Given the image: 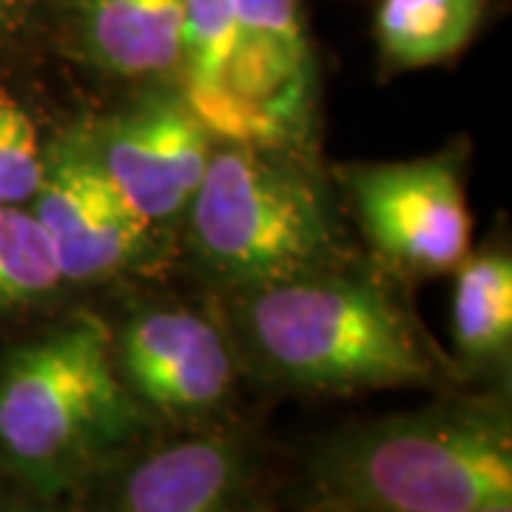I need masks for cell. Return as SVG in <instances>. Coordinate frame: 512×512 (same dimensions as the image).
Masks as SVG:
<instances>
[{
  "label": "cell",
  "instance_id": "cell-16",
  "mask_svg": "<svg viewBox=\"0 0 512 512\" xmlns=\"http://www.w3.org/2000/svg\"><path fill=\"white\" fill-rule=\"evenodd\" d=\"M49 137L40 134L32 111L0 89V205H29L46 174Z\"/></svg>",
  "mask_w": 512,
  "mask_h": 512
},
{
  "label": "cell",
  "instance_id": "cell-2",
  "mask_svg": "<svg viewBox=\"0 0 512 512\" xmlns=\"http://www.w3.org/2000/svg\"><path fill=\"white\" fill-rule=\"evenodd\" d=\"M245 382L305 396L461 382L419 316L353 259L274 285L211 296Z\"/></svg>",
  "mask_w": 512,
  "mask_h": 512
},
{
  "label": "cell",
  "instance_id": "cell-1",
  "mask_svg": "<svg viewBox=\"0 0 512 512\" xmlns=\"http://www.w3.org/2000/svg\"><path fill=\"white\" fill-rule=\"evenodd\" d=\"M285 512H484L512 507L507 387L348 421L313 436L282 467Z\"/></svg>",
  "mask_w": 512,
  "mask_h": 512
},
{
  "label": "cell",
  "instance_id": "cell-11",
  "mask_svg": "<svg viewBox=\"0 0 512 512\" xmlns=\"http://www.w3.org/2000/svg\"><path fill=\"white\" fill-rule=\"evenodd\" d=\"M183 0H52L49 37L80 69L126 92L177 86Z\"/></svg>",
  "mask_w": 512,
  "mask_h": 512
},
{
  "label": "cell",
  "instance_id": "cell-13",
  "mask_svg": "<svg viewBox=\"0 0 512 512\" xmlns=\"http://www.w3.org/2000/svg\"><path fill=\"white\" fill-rule=\"evenodd\" d=\"M183 69L180 92L214 134V140L242 143L234 100L237 12L234 0H183Z\"/></svg>",
  "mask_w": 512,
  "mask_h": 512
},
{
  "label": "cell",
  "instance_id": "cell-9",
  "mask_svg": "<svg viewBox=\"0 0 512 512\" xmlns=\"http://www.w3.org/2000/svg\"><path fill=\"white\" fill-rule=\"evenodd\" d=\"M80 126L97 165L137 217L174 237L217 143L180 86L128 92L109 114Z\"/></svg>",
  "mask_w": 512,
  "mask_h": 512
},
{
  "label": "cell",
  "instance_id": "cell-8",
  "mask_svg": "<svg viewBox=\"0 0 512 512\" xmlns=\"http://www.w3.org/2000/svg\"><path fill=\"white\" fill-rule=\"evenodd\" d=\"M336 180L362 237L393 274H447L470 254L473 220L456 148L413 160L342 165Z\"/></svg>",
  "mask_w": 512,
  "mask_h": 512
},
{
  "label": "cell",
  "instance_id": "cell-17",
  "mask_svg": "<svg viewBox=\"0 0 512 512\" xmlns=\"http://www.w3.org/2000/svg\"><path fill=\"white\" fill-rule=\"evenodd\" d=\"M52 0H0V72L23 63L49 37Z\"/></svg>",
  "mask_w": 512,
  "mask_h": 512
},
{
  "label": "cell",
  "instance_id": "cell-10",
  "mask_svg": "<svg viewBox=\"0 0 512 512\" xmlns=\"http://www.w3.org/2000/svg\"><path fill=\"white\" fill-rule=\"evenodd\" d=\"M242 143L316 157L319 66L299 0H234Z\"/></svg>",
  "mask_w": 512,
  "mask_h": 512
},
{
  "label": "cell",
  "instance_id": "cell-7",
  "mask_svg": "<svg viewBox=\"0 0 512 512\" xmlns=\"http://www.w3.org/2000/svg\"><path fill=\"white\" fill-rule=\"evenodd\" d=\"M52 245L69 288H100L154 271L177 239L151 228L97 165L83 126L49 137L46 174L26 205Z\"/></svg>",
  "mask_w": 512,
  "mask_h": 512
},
{
  "label": "cell",
  "instance_id": "cell-6",
  "mask_svg": "<svg viewBox=\"0 0 512 512\" xmlns=\"http://www.w3.org/2000/svg\"><path fill=\"white\" fill-rule=\"evenodd\" d=\"M109 325L111 362L154 427L197 430L242 416V367L217 305L134 299Z\"/></svg>",
  "mask_w": 512,
  "mask_h": 512
},
{
  "label": "cell",
  "instance_id": "cell-3",
  "mask_svg": "<svg viewBox=\"0 0 512 512\" xmlns=\"http://www.w3.org/2000/svg\"><path fill=\"white\" fill-rule=\"evenodd\" d=\"M151 430L103 316L74 311L0 353V484L66 501Z\"/></svg>",
  "mask_w": 512,
  "mask_h": 512
},
{
  "label": "cell",
  "instance_id": "cell-4",
  "mask_svg": "<svg viewBox=\"0 0 512 512\" xmlns=\"http://www.w3.org/2000/svg\"><path fill=\"white\" fill-rule=\"evenodd\" d=\"M174 239L211 296L353 262L319 157L254 143H214Z\"/></svg>",
  "mask_w": 512,
  "mask_h": 512
},
{
  "label": "cell",
  "instance_id": "cell-19",
  "mask_svg": "<svg viewBox=\"0 0 512 512\" xmlns=\"http://www.w3.org/2000/svg\"><path fill=\"white\" fill-rule=\"evenodd\" d=\"M484 512H512V507H495V510H484Z\"/></svg>",
  "mask_w": 512,
  "mask_h": 512
},
{
  "label": "cell",
  "instance_id": "cell-12",
  "mask_svg": "<svg viewBox=\"0 0 512 512\" xmlns=\"http://www.w3.org/2000/svg\"><path fill=\"white\" fill-rule=\"evenodd\" d=\"M450 322V359L461 382L510 390L512 254L504 239H493L458 262Z\"/></svg>",
  "mask_w": 512,
  "mask_h": 512
},
{
  "label": "cell",
  "instance_id": "cell-15",
  "mask_svg": "<svg viewBox=\"0 0 512 512\" xmlns=\"http://www.w3.org/2000/svg\"><path fill=\"white\" fill-rule=\"evenodd\" d=\"M69 285L29 208L0 205V316L46 308Z\"/></svg>",
  "mask_w": 512,
  "mask_h": 512
},
{
  "label": "cell",
  "instance_id": "cell-18",
  "mask_svg": "<svg viewBox=\"0 0 512 512\" xmlns=\"http://www.w3.org/2000/svg\"><path fill=\"white\" fill-rule=\"evenodd\" d=\"M0 512H74L69 501H49L32 493H23L18 487L0 484Z\"/></svg>",
  "mask_w": 512,
  "mask_h": 512
},
{
  "label": "cell",
  "instance_id": "cell-14",
  "mask_svg": "<svg viewBox=\"0 0 512 512\" xmlns=\"http://www.w3.org/2000/svg\"><path fill=\"white\" fill-rule=\"evenodd\" d=\"M487 0H382L376 46L384 72L447 63L476 37Z\"/></svg>",
  "mask_w": 512,
  "mask_h": 512
},
{
  "label": "cell",
  "instance_id": "cell-5",
  "mask_svg": "<svg viewBox=\"0 0 512 512\" xmlns=\"http://www.w3.org/2000/svg\"><path fill=\"white\" fill-rule=\"evenodd\" d=\"M66 501L74 512H285L282 464L248 416L154 427Z\"/></svg>",
  "mask_w": 512,
  "mask_h": 512
}]
</instances>
